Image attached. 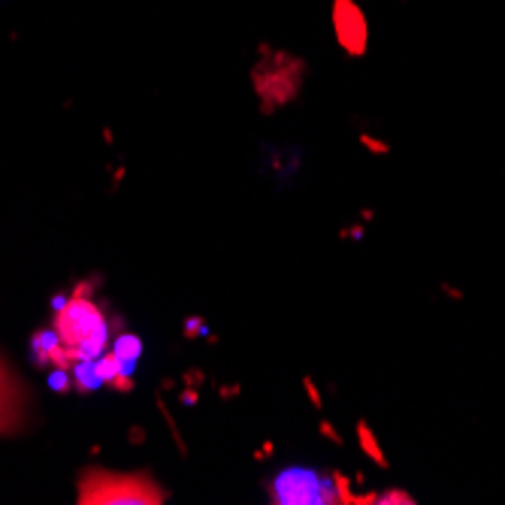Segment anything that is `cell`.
Listing matches in <instances>:
<instances>
[{
  "mask_svg": "<svg viewBox=\"0 0 505 505\" xmlns=\"http://www.w3.org/2000/svg\"><path fill=\"white\" fill-rule=\"evenodd\" d=\"M55 330L61 336V345L70 348V354L79 360H97L106 345V318L91 300L73 297L58 309Z\"/></svg>",
  "mask_w": 505,
  "mask_h": 505,
  "instance_id": "cell-1",
  "label": "cell"
},
{
  "mask_svg": "<svg viewBox=\"0 0 505 505\" xmlns=\"http://www.w3.org/2000/svg\"><path fill=\"white\" fill-rule=\"evenodd\" d=\"M94 372H97L100 381H112V378H121V363L115 354H100L94 360Z\"/></svg>",
  "mask_w": 505,
  "mask_h": 505,
  "instance_id": "cell-6",
  "label": "cell"
},
{
  "mask_svg": "<svg viewBox=\"0 0 505 505\" xmlns=\"http://www.w3.org/2000/svg\"><path fill=\"white\" fill-rule=\"evenodd\" d=\"M73 378H76V387H82V390H91V387L100 385L97 372H94V360H82L79 367L73 369Z\"/></svg>",
  "mask_w": 505,
  "mask_h": 505,
  "instance_id": "cell-8",
  "label": "cell"
},
{
  "mask_svg": "<svg viewBox=\"0 0 505 505\" xmlns=\"http://www.w3.org/2000/svg\"><path fill=\"white\" fill-rule=\"evenodd\" d=\"M143 354V342L136 336H118L115 339V357L118 360H136Z\"/></svg>",
  "mask_w": 505,
  "mask_h": 505,
  "instance_id": "cell-7",
  "label": "cell"
},
{
  "mask_svg": "<svg viewBox=\"0 0 505 505\" xmlns=\"http://www.w3.org/2000/svg\"><path fill=\"white\" fill-rule=\"evenodd\" d=\"M58 345H61L58 330H42V333L33 336V348H37V354H51Z\"/></svg>",
  "mask_w": 505,
  "mask_h": 505,
  "instance_id": "cell-9",
  "label": "cell"
},
{
  "mask_svg": "<svg viewBox=\"0 0 505 505\" xmlns=\"http://www.w3.org/2000/svg\"><path fill=\"white\" fill-rule=\"evenodd\" d=\"M49 385L55 387V390H70V387H73V381L67 378V372H51V376H49Z\"/></svg>",
  "mask_w": 505,
  "mask_h": 505,
  "instance_id": "cell-11",
  "label": "cell"
},
{
  "mask_svg": "<svg viewBox=\"0 0 505 505\" xmlns=\"http://www.w3.org/2000/svg\"><path fill=\"white\" fill-rule=\"evenodd\" d=\"M333 24L339 42L351 51V55H363L367 51V15H363L351 0H336L333 3Z\"/></svg>",
  "mask_w": 505,
  "mask_h": 505,
  "instance_id": "cell-4",
  "label": "cell"
},
{
  "mask_svg": "<svg viewBox=\"0 0 505 505\" xmlns=\"http://www.w3.org/2000/svg\"><path fill=\"white\" fill-rule=\"evenodd\" d=\"M22 421V390L0 363V433L13 430Z\"/></svg>",
  "mask_w": 505,
  "mask_h": 505,
  "instance_id": "cell-5",
  "label": "cell"
},
{
  "mask_svg": "<svg viewBox=\"0 0 505 505\" xmlns=\"http://www.w3.org/2000/svg\"><path fill=\"white\" fill-rule=\"evenodd\" d=\"M273 502L278 505H321L339 502V490L333 481L321 478L315 469L294 466L275 475L273 481Z\"/></svg>",
  "mask_w": 505,
  "mask_h": 505,
  "instance_id": "cell-3",
  "label": "cell"
},
{
  "mask_svg": "<svg viewBox=\"0 0 505 505\" xmlns=\"http://www.w3.org/2000/svg\"><path fill=\"white\" fill-rule=\"evenodd\" d=\"M82 505H158L163 490L143 475H115V472H85L79 478Z\"/></svg>",
  "mask_w": 505,
  "mask_h": 505,
  "instance_id": "cell-2",
  "label": "cell"
},
{
  "mask_svg": "<svg viewBox=\"0 0 505 505\" xmlns=\"http://www.w3.org/2000/svg\"><path fill=\"white\" fill-rule=\"evenodd\" d=\"M360 442H367V454H369L372 460H376V463H381V466L387 463V460L378 454V445H376V439L369 436V426H367V424H360Z\"/></svg>",
  "mask_w": 505,
  "mask_h": 505,
  "instance_id": "cell-10",
  "label": "cell"
},
{
  "mask_svg": "<svg viewBox=\"0 0 505 505\" xmlns=\"http://www.w3.org/2000/svg\"><path fill=\"white\" fill-rule=\"evenodd\" d=\"M381 502H415V499L408 493H403V490H390V493L381 496Z\"/></svg>",
  "mask_w": 505,
  "mask_h": 505,
  "instance_id": "cell-12",
  "label": "cell"
}]
</instances>
